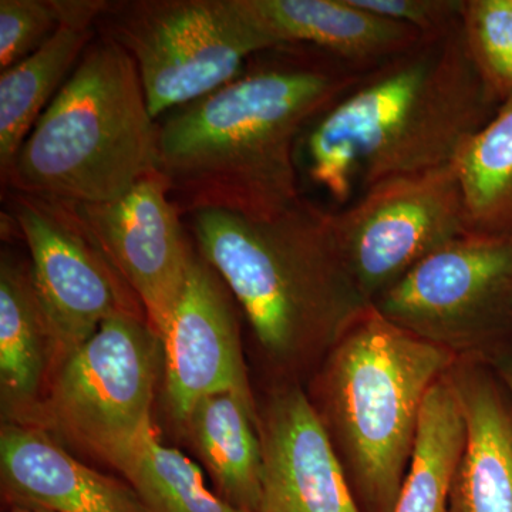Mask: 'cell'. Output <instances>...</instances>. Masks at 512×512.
<instances>
[{"label": "cell", "instance_id": "obj_1", "mask_svg": "<svg viewBox=\"0 0 512 512\" xmlns=\"http://www.w3.org/2000/svg\"><path fill=\"white\" fill-rule=\"evenodd\" d=\"M370 70L308 46L269 50L220 89L158 120L157 171L181 215L269 220L301 200L296 144Z\"/></svg>", "mask_w": 512, "mask_h": 512}, {"label": "cell", "instance_id": "obj_2", "mask_svg": "<svg viewBox=\"0 0 512 512\" xmlns=\"http://www.w3.org/2000/svg\"><path fill=\"white\" fill-rule=\"evenodd\" d=\"M500 104L468 53L460 20L367 72L312 124L309 177L346 204L356 187L453 164Z\"/></svg>", "mask_w": 512, "mask_h": 512}, {"label": "cell", "instance_id": "obj_3", "mask_svg": "<svg viewBox=\"0 0 512 512\" xmlns=\"http://www.w3.org/2000/svg\"><path fill=\"white\" fill-rule=\"evenodd\" d=\"M190 217L195 247L231 289L276 382L309 379L370 306L340 254L333 211L302 197L269 220Z\"/></svg>", "mask_w": 512, "mask_h": 512}, {"label": "cell", "instance_id": "obj_4", "mask_svg": "<svg viewBox=\"0 0 512 512\" xmlns=\"http://www.w3.org/2000/svg\"><path fill=\"white\" fill-rule=\"evenodd\" d=\"M457 360L370 305L309 377L306 393L362 512H393L424 400Z\"/></svg>", "mask_w": 512, "mask_h": 512}, {"label": "cell", "instance_id": "obj_5", "mask_svg": "<svg viewBox=\"0 0 512 512\" xmlns=\"http://www.w3.org/2000/svg\"><path fill=\"white\" fill-rule=\"evenodd\" d=\"M158 121L136 63L109 36L76 69L20 147L3 183L10 191L70 204H103L157 171Z\"/></svg>", "mask_w": 512, "mask_h": 512}, {"label": "cell", "instance_id": "obj_6", "mask_svg": "<svg viewBox=\"0 0 512 512\" xmlns=\"http://www.w3.org/2000/svg\"><path fill=\"white\" fill-rule=\"evenodd\" d=\"M163 366V342L148 319L114 316L64 360L23 426L113 467L154 429Z\"/></svg>", "mask_w": 512, "mask_h": 512}, {"label": "cell", "instance_id": "obj_7", "mask_svg": "<svg viewBox=\"0 0 512 512\" xmlns=\"http://www.w3.org/2000/svg\"><path fill=\"white\" fill-rule=\"evenodd\" d=\"M96 28L136 63L157 121L220 89L255 56L276 49L238 12L234 0L110 2Z\"/></svg>", "mask_w": 512, "mask_h": 512}, {"label": "cell", "instance_id": "obj_8", "mask_svg": "<svg viewBox=\"0 0 512 512\" xmlns=\"http://www.w3.org/2000/svg\"><path fill=\"white\" fill-rule=\"evenodd\" d=\"M384 319L460 357L512 342V242L463 234L372 303Z\"/></svg>", "mask_w": 512, "mask_h": 512}, {"label": "cell", "instance_id": "obj_9", "mask_svg": "<svg viewBox=\"0 0 512 512\" xmlns=\"http://www.w3.org/2000/svg\"><path fill=\"white\" fill-rule=\"evenodd\" d=\"M10 200V217L28 245L33 282L52 330L53 375L107 319L147 318L74 204L15 191Z\"/></svg>", "mask_w": 512, "mask_h": 512}, {"label": "cell", "instance_id": "obj_10", "mask_svg": "<svg viewBox=\"0 0 512 512\" xmlns=\"http://www.w3.org/2000/svg\"><path fill=\"white\" fill-rule=\"evenodd\" d=\"M333 229L353 282L372 305L421 259L466 234L456 163L377 181L333 212Z\"/></svg>", "mask_w": 512, "mask_h": 512}, {"label": "cell", "instance_id": "obj_11", "mask_svg": "<svg viewBox=\"0 0 512 512\" xmlns=\"http://www.w3.org/2000/svg\"><path fill=\"white\" fill-rule=\"evenodd\" d=\"M239 309L214 266L195 251L163 338L165 412L175 430L205 397L234 392L258 403L249 382Z\"/></svg>", "mask_w": 512, "mask_h": 512}, {"label": "cell", "instance_id": "obj_12", "mask_svg": "<svg viewBox=\"0 0 512 512\" xmlns=\"http://www.w3.org/2000/svg\"><path fill=\"white\" fill-rule=\"evenodd\" d=\"M74 207L163 338L197 251L164 178L156 171L116 200Z\"/></svg>", "mask_w": 512, "mask_h": 512}, {"label": "cell", "instance_id": "obj_13", "mask_svg": "<svg viewBox=\"0 0 512 512\" xmlns=\"http://www.w3.org/2000/svg\"><path fill=\"white\" fill-rule=\"evenodd\" d=\"M258 431L264 466L255 512H362L301 383L269 387Z\"/></svg>", "mask_w": 512, "mask_h": 512}, {"label": "cell", "instance_id": "obj_14", "mask_svg": "<svg viewBox=\"0 0 512 512\" xmlns=\"http://www.w3.org/2000/svg\"><path fill=\"white\" fill-rule=\"evenodd\" d=\"M0 483L8 507L49 512H147L126 480L87 466L35 427L2 423Z\"/></svg>", "mask_w": 512, "mask_h": 512}, {"label": "cell", "instance_id": "obj_15", "mask_svg": "<svg viewBox=\"0 0 512 512\" xmlns=\"http://www.w3.org/2000/svg\"><path fill=\"white\" fill-rule=\"evenodd\" d=\"M234 5L276 49L313 47L363 70L410 52L424 39L352 0H234Z\"/></svg>", "mask_w": 512, "mask_h": 512}, {"label": "cell", "instance_id": "obj_16", "mask_svg": "<svg viewBox=\"0 0 512 512\" xmlns=\"http://www.w3.org/2000/svg\"><path fill=\"white\" fill-rule=\"evenodd\" d=\"M447 376L466 421L450 512H512L510 397L481 357H460Z\"/></svg>", "mask_w": 512, "mask_h": 512}, {"label": "cell", "instance_id": "obj_17", "mask_svg": "<svg viewBox=\"0 0 512 512\" xmlns=\"http://www.w3.org/2000/svg\"><path fill=\"white\" fill-rule=\"evenodd\" d=\"M55 346L32 268L2 252L0 259V410L2 423L23 426L53 375Z\"/></svg>", "mask_w": 512, "mask_h": 512}, {"label": "cell", "instance_id": "obj_18", "mask_svg": "<svg viewBox=\"0 0 512 512\" xmlns=\"http://www.w3.org/2000/svg\"><path fill=\"white\" fill-rule=\"evenodd\" d=\"M100 8L66 0L59 29L32 55L0 76V173L5 175L36 121L55 99L96 36Z\"/></svg>", "mask_w": 512, "mask_h": 512}, {"label": "cell", "instance_id": "obj_19", "mask_svg": "<svg viewBox=\"0 0 512 512\" xmlns=\"http://www.w3.org/2000/svg\"><path fill=\"white\" fill-rule=\"evenodd\" d=\"M178 431L210 473L218 495L255 512L264 466L258 403L234 392L212 394L195 404Z\"/></svg>", "mask_w": 512, "mask_h": 512}, {"label": "cell", "instance_id": "obj_20", "mask_svg": "<svg viewBox=\"0 0 512 512\" xmlns=\"http://www.w3.org/2000/svg\"><path fill=\"white\" fill-rule=\"evenodd\" d=\"M466 443V421L447 373L431 387L409 470L393 512H450L451 485Z\"/></svg>", "mask_w": 512, "mask_h": 512}, {"label": "cell", "instance_id": "obj_21", "mask_svg": "<svg viewBox=\"0 0 512 512\" xmlns=\"http://www.w3.org/2000/svg\"><path fill=\"white\" fill-rule=\"evenodd\" d=\"M454 163L466 234L512 242V96Z\"/></svg>", "mask_w": 512, "mask_h": 512}, {"label": "cell", "instance_id": "obj_22", "mask_svg": "<svg viewBox=\"0 0 512 512\" xmlns=\"http://www.w3.org/2000/svg\"><path fill=\"white\" fill-rule=\"evenodd\" d=\"M111 468L136 491L147 512H247L212 493L197 464L164 444L154 429Z\"/></svg>", "mask_w": 512, "mask_h": 512}, {"label": "cell", "instance_id": "obj_23", "mask_svg": "<svg viewBox=\"0 0 512 512\" xmlns=\"http://www.w3.org/2000/svg\"><path fill=\"white\" fill-rule=\"evenodd\" d=\"M461 32L488 89L512 96V0H464Z\"/></svg>", "mask_w": 512, "mask_h": 512}, {"label": "cell", "instance_id": "obj_24", "mask_svg": "<svg viewBox=\"0 0 512 512\" xmlns=\"http://www.w3.org/2000/svg\"><path fill=\"white\" fill-rule=\"evenodd\" d=\"M57 0H0V69L19 63L59 29Z\"/></svg>", "mask_w": 512, "mask_h": 512}, {"label": "cell", "instance_id": "obj_25", "mask_svg": "<svg viewBox=\"0 0 512 512\" xmlns=\"http://www.w3.org/2000/svg\"><path fill=\"white\" fill-rule=\"evenodd\" d=\"M357 8L417 30L424 37L443 35L457 25L464 0H352Z\"/></svg>", "mask_w": 512, "mask_h": 512}, {"label": "cell", "instance_id": "obj_26", "mask_svg": "<svg viewBox=\"0 0 512 512\" xmlns=\"http://www.w3.org/2000/svg\"><path fill=\"white\" fill-rule=\"evenodd\" d=\"M485 360H487L488 365L494 370L495 376L503 384L505 392H507L512 403V342L498 349L497 352H494L493 355Z\"/></svg>", "mask_w": 512, "mask_h": 512}, {"label": "cell", "instance_id": "obj_27", "mask_svg": "<svg viewBox=\"0 0 512 512\" xmlns=\"http://www.w3.org/2000/svg\"><path fill=\"white\" fill-rule=\"evenodd\" d=\"M8 512H49V511L37 510V508H28V507H9Z\"/></svg>", "mask_w": 512, "mask_h": 512}]
</instances>
